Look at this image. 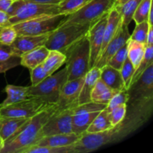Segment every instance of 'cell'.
Wrapping results in <instances>:
<instances>
[{
  "label": "cell",
  "mask_w": 153,
  "mask_h": 153,
  "mask_svg": "<svg viewBox=\"0 0 153 153\" xmlns=\"http://www.w3.org/2000/svg\"><path fill=\"white\" fill-rule=\"evenodd\" d=\"M128 100L124 119L141 127L153 111V64L127 89Z\"/></svg>",
  "instance_id": "6da1fadb"
},
{
  "label": "cell",
  "mask_w": 153,
  "mask_h": 153,
  "mask_svg": "<svg viewBox=\"0 0 153 153\" xmlns=\"http://www.w3.org/2000/svg\"><path fill=\"white\" fill-rule=\"evenodd\" d=\"M56 104L29 118L13 135L4 141L0 153H24L41 138V128L56 109Z\"/></svg>",
  "instance_id": "7a4b0ae2"
},
{
  "label": "cell",
  "mask_w": 153,
  "mask_h": 153,
  "mask_svg": "<svg viewBox=\"0 0 153 153\" xmlns=\"http://www.w3.org/2000/svg\"><path fill=\"white\" fill-rule=\"evenodd\" d=\"M131 134L121 121L110 129L97 133L84 132L73 144L74 153H88L100 149L105 145L117 143Z\"/></svg>",
  "instance_id": "3957f363"
},
{
  "label": "cell",
  "mask_w": 153,
  "mask_h": 153,
  "mask_svg": "<svg viewBox=\"0 0 153 153\" xmlns=\"http://www.w3.org/2000/svg\"><path fill=\"white\" fill-rule=\"evenodd\" d=\"M64 54L68 81L85 76L90 70V46L87 34L70 46Z\"/></svg>",
  "instance_id": "277c9868"
},
{
  "label": "cell",
  "mask_w": 153,
  "mask_h": 153,
  "mask_svg": "<svg viewBox=\"0 0 153 153\" xmlns=\"http://www.w3.org/2000/svg\"><path fill=\"white\" fill-rule=\"evenodd\" d=\"M90 27V24L61 25L49 34L44 46L49 50L64 53L70 46L86 35Z\"/></svg>",
  "instance_id": "5b68a950"
},
{
  "label": "cell",
  "mask_w": 153,
  "mask_h": 153,
  "mask_svg": "<svg viewBox=\"0 0 153 153\" xmlns=\"http://www.w3.org/2000/svg\"><path fill=\"white\" fill-rule=\"evenodd\" d=\"M6 12L10 16L9 25L43 15L59 13L58 4H40L25 0H16Z\"/></svg>",
  "instance_id": "8992f818"
},
{
  "label": "cell",
  "mask_w": 153,
  "mask_h": 153,
  "mask_svg": "<svg viewBox=\"0 0 153 153\" xmlns=\"http://www.w3.org/2000/svg\"><path fill=\"white\" fill-rule=\"evenodd\" d=\"M116 0H91L75 13L67 15L61 25L90 24L92 25L114 7Z\"/></svg>",
  "instance_id": "52a82bcc"
},
{
  "label": "cell",
  "mask_w": 153,
  "mask_h": 153,
  "mask_svg": "<svg viewBox=\"0 0 153 153\" xmlns=\"http://www.w3.org/2000/svg\"><path fill=\"white\" fill-rule=\"evenodd\" d=\"M68 81L67 67L45 78L36 86H29L28 97H37L49 103H55L63 85Z\"/></svg>",
  "instance_id": "ba28073f"
},
{
  "label": "cell",
  "mask_w": 153,
  "mask_h": 153,
  "mask_svg": "<svg viewBox=\"0 0 153 153\" xmlns=\"http://www.w3.org/2000/svg\"><path fill=\"white\" fill-rule=\"evenodd\" d=\"M67 15H43L12 25L17 35H40L49 34L64 22Z\"/></svg>",
  "instance_id": "9c48e42d"
},
{
  "label": "cell",
  "mask_w": 153,
  "mask_h": 153,
  "mask_svg": "<svg viewBox=\"0 0 153 153\" xmlns=\"http://www.w3.org/2000/svg\"><path fill=\"white\" fill-rule=\"evenodd\" d=\"M54 104L37 97H29L23 101L0 107V117L29 119Z\"/></svg>",
  "instance_id": "30bf717a"
},
{
  "label": "cell",
  "mask_w": 153,
  "mask_h": 153,
  "mask_svg": "<svg viewBox=\"0 0 153 153\" xmlns=\"http://www.w3.org/2000/svg\"><path fill=\"white\" fill-rule=\"evenodd\" d=\"M73 109H58L49 117L41 128V137L58 134H69L72 131Z\"/></svg>",
  "instance_id": "8fae6325"
},
{
  "label": "cell",
  "mask_w": 153,
  "mask_h": 153,
  "mask_svg": "<svg viewBox=\"0 0 153 153\" xmlns=\"http://www.w3.org/2000/svg\"><path fill=\"white\" fill-rule=\"evenodd\" d=\"M128 25L123 23L122 19L117 29L116 33L106 46L105 49L98 58L94 67L101 69L104 66L107 65L108 61L120 49L121 47L126 44L129 39L130 34L128 28Z\"/></svg>",
  "instance_id": "7c38bea8"
},
{
  "label": "cell",
  "mask_w": 153,
  "mask_h": 153,
  "mask_svg": "<svg viewBox=\"0 0 153 153\" xmlns=\"http://www.w3.org/2000/svg\"><path fill=\"white\" fill-rule=\"evenodd\" d=\"M84 77L67 81L60 91L55 102L58 109L75 108L79 105V97L83 85Z\"/></svg>",
  "instance_id": "4fadbf2b"
},
{
  "label": "cell",
  "mask_w": 153,
  "mask_h": 153,
  "mask_svg": "<svg viewBox=\"0 0 153 153\" xmlns=\"http://www.w3.org/2000/svg\"><path fill=\"white\" fill-rule=\"evenodd\" d=\"M108 13L105 14L98 21L91 25L87 33L90 46L89 69L94 67L101 50L103 40V33L107 22Z\"/></svg>",
  "instance_id": "5bb4252c"
},
{
  "label": "cell",
  "mask_w": 153,
  "mask_h": 153,
  "mask_svg": "<svg viewBox=\"0 0 153 153\" xmlns=\"http://www.w3.org/2000/svg\"><path fill=\"white\" fill-rule=\"evenodd\" d=\"M49 34L40 35H17L11 46L16 55L21 56L22 54L31 51L38 46H43L49 37Z\"/></svg>",
  "instance_id": "9a60e30c"
},
{
  "label": "cell",
  "mask_w": 153,
  "mask_h": 153,
  "mask_svg": "<svg viewBox=\"0 0 153 153\" xmlns=\"http://www.w3.org/2000/svg\"><path fill=\"white\" fill-rule=\"evenodd\" d=\"M101 70L97 67L90 69L86 73L79 97V105L91 101V93L100 78Z\"/></svg>",
  "instance_id": "2e32d148"
},
{
  "label": "cell",
  "mask_w": 153,
  "mask_h": 153,
  "mask_svg": "<svg viewBox=\"0 0 153 153\" xmlns=\"http://www.w3.org/2000/svg\"><path fill=\"white\" fill-rule=\"evenodd\" d=\"M81 135L71 132L69 134H58L44 136L41 137L34 145L41 146H52V147L70 146L76 143L80 138Z\"/></svg>",
  "instance_id": "e0dca14e"
},
{
  "label": "cell",
  "mask_w": 153,
  "mask_h": 153,
  "mask_svg": "<svg viewBox=\"0 0 153 153\" xmlns=\"http://www.w3.org/2000/svg\"><path fill=\"white\" fill-rule=\"evenodd\" d=\"M49 50L43 45L22 54L20 56V65L26 67L28 70L43 64L47 57Z\"/></svg>",
  "instance_id": "ac0fdd59"
},
{
  "label": "cell",
  "mask_w": 153,
  "mask_h": 153,
  "mask_svg": "<svg viewBox=\"0 0 153 153\" xmlns=\"http://www.w3.org/2000/svg\"><path fill=\"white\" fill-rule=\"evenodd\" d=\"M100 79L110 88L120 91L126 90L120 70H116L109 65L102 67Z\"/></svg>",
  "instance_id": "d6986e66"
},
{
  "label": "cell",
  "mask_w": 153,
  "mask_h": 153,
  "mask_svg": "<svg viewBox=\"0 0 153 153\" xmlns=\"http://www.w3.org/2000/svg\"><path fill=\"white\" fill-rule=\"evenodd\" d=\"M120 22V14L119 12L116 10L115 7H113V8L108 12V13L107 22H106L105 27L104 29V33H103L102 44L100 56L101 55V54L102 53L103 51L105 50L108 43H109V41L111 40L112 37H113L114 35L115 34L117 29ZM100 56H99V58H100Z\"/></svg>",
  "instance_id": "ffe728a7"
},
{
  "label": "cell",
  "mask_w": 153,
  "mask_h": 153,
  "mask_svg": "<svg viewBox=\"0 0 153 153\" xmlns=\"http://www.w3.org/2000/svg\"><path fill=\"white\" fill-rule=\"evenodd\" d=\"M28 119L0 117V137L5 141L15 134Z\"/></svg>",
  "instance_id": "44dd1931"
},
{
  "label": "cell",
  "mask_w": 153,
  "mask_h": 153,
  "mask_svg": "<svg viewBox=\"0 0 153 153\" xmlns=\"http://www.w3.org/2000/svg\"><path fill=\"white\" fill-rule=\"evenodd\" d=\"M28 90H29V86L23 87L7 85L4 88V91L7 94V98L0 104V107L14 104L29 98Z\"/></svg>",
  "instance_id": "7402d4cb"
},
{
  "label": "cell",
  "mask_w": 153,
  "mask_h": 153,
  "mask_svg": "<svg viewBox=\"0 0 153 153\" xmlns=\"http://www.w3.org/2000/svg\"><path fill=\"white\" fill-rule=\"evenodd\" d=\"M100 111L73 114L72 117V131L76 134H83Z\"/></svg>",
  "instance_id": "603a6c76"
},
{
  "label": "cell",
  "mask_w": 153,
  "mask_h": 153,
  "mask_svg": "<svg viewBox=\"0 0 153 153\" xmlns=\"http://www.w3.org/2000/svg\"><path fill=\"white\" fill-rule=\"evenodd\" d=\"M66 55L57 50H49V54L43 62V68L49 76L53 74L65 64Z\"/></svg>",
  "instance_id": "cb8c5ba5"
},
{
  "label": "cell",
  "mask_w": 153,
  "mask_h": 153,
  "mask_svg": "<svg viewBox=\"0 0 153 153\" xmlns=\"http://www.w3.org/2000/svg\"><path fill=\"white\" fill-rule=\"evenodd\" d=\"M127 57L129 58L131 64L134 67V70L138 67L144 55L146 45L143 43L135 41L131 39H128L126 43Z\"/></svg>",
  "instance_id": "d4e9b609"
},
{
  "label": "cell",
  "mask_w": 153,
  "mask_h": 153,
  "mask_svg": "<svg viewBox=\"0 0 153 153\" xmlns=\"http://www.w3.org/2000/svg\"><path fill=\"white\" fill-rule=\"evenodd\" d=\"M113 126L109 120L108 112L106 108L99 113L86 130L88 133H97L110 129Z\"/></svg>",
  "instance_id": "484cf974"
},
{
  "label": "cell",
  "mask_w": 153,
  "mask_h": 153,
  "mask_svg": "<svg viewBox=\"0 0 153 153\" xmlns=\"http://www.w3.org/2000/svg\"><path fill=\"white\" fill-rule=\"evenodd\" d=\"M141 1L142 0H129L123 4L114 7L120 14L123 23L126 25H129L132 20V16L134 10Z\"/></svg>",
  "instance_id": "4316f807"
},
{
  "label": "cell",
  "mask_w": 153,
  "mask_h": 153,
  "mask_svg": "<svg viewBox=\"0 0 153 153\" xmlns=\"http://www.w3.org/2000/svg\"><path fill=\"white\" fill-rule=\"evenodd\" d=\"M151 64H153V46H146L143 59L139 64L138 67L134 70L130 85L134 83Z\"/></svg>",
  "instance_id": "83f0119b"
},
{
  "label": "cell",
  "mask_w": 153,
  "mask_h": 153,
  "mask_svg": "<svg viewBox=\"0 0 153 153\" xmlns=\"http://www.w3.org/2000/svg\"><path fill=\"white\" fill-rule=\"evenodd\" d=\"M91 0H62L58 4L60 14L69 15L75 13Z\"/></svg>",
  "instance_id": "f1b7e54d"
},
{
  "label": "cell",
  "mask_w": 153,
  "mask_h": 153,
  "mask_svg": "<svg viewBox=\"0 0 153 153\" xmlns=\"http://www.w3.org/2000/svg\"><path fill=\"white\" fill-rule=\"evenodd\" d=\"M24 153H74L73 144L61 147L41 146L33 145L26 149Z\"/></svg>",
  "instance_id": "f546056e"
},
{
  "label": "cell",
  "mask_w": 153,
  "mask_h": 153,
  "mask_svg": "<svg viewBox=\"0 0 153 153\" xmlns=\"http://www.w3.org/2000/svg\"><path fill=\"white\" fill-rule=\"evenodd\" d=\"M152 0H142L134 10L132 16V20L136 24L147 21L149 10L152 8Z\"/></svg>",
  "instance_id": "4dcf8cb0"
},
{
  "label": "cell",
  "mask_w": 153,
  "mask_h": 153,
  "mask_svg": "<svg viewBox=\"0 0 153 153\" xmlns=\"http://www.w3.org/2000/svg\"><path fill=\"white\" fill-rule=\"evenodd\" d=\"M149 28V25L147 21H144V22H142L140 23L136 24L135 28L134 29L132 34L130 35L129 38L135 40V41L140 42V43H143L146 44V37H147Z\"/></svg>",
  "instance_id": "1f68e13d"
},
{
  "label": "cell",
  "mask_w": 153,
  "mask_h": 153,
  "mask_svg": "<svg viewBox=\"0 0 153 153\" xmlns=\"http://www.w3.org/2000/svg\"><path fill=\"white\" fill-rule=\"evenodd\" d=\"M107 107V105L101 104L96 102H88L79 105L73 109V114H79L82 113H90V112L101 111Z\"/></svg>",
  "instance_id": "d6a6232c"
},
{
  "label": "cell",
  "mask_w": 153,
  "mask_h": 153,
  "mask_svg": "<svg viewBox=\"0 0 153 153\" xmlns=\"http://www.w3.org/2000/svg\"><path fill=\"white\" fill-rule=\"evenodd\" d=\"M120 72L123 80L126 89L127 90L130 87L131 78H132V76L134 72V66L131 64V61H130L128 57H127L126 59L124 61L123 64L120 70Z\"/></svg>",
  "instance_id": "836d02e7"
},
{
  "label": "cell",
  "mask_w": 153,
  "mask_h": 153,
  "mask_svg": "<svg viewBox=\"0 0 153 153\" xmlns=\"http://www.w3.org/2000/svg\"><path fill=\"white\" fill-rule=\"evenodd\" d=\"M17 37V33L12 25L0 26V44L11 45Z\"/></svg>",
  "instance_id": "e575fe53"
},
{
  "label": "cell",
  "mask_w": 153,
  "mask_h": 153,
  "mask_svg": "<svg viewBox=\"0 0 153 153\" xmlns=\"http://www.w3.org/2000/svg\"><path fill=\"white\" fill-rule=\"evenodd\" d=\"M127 58V46L126 44L121 47L114 55L112 56L110 61L108 63V65L114 67L116 70H120L123 64L124 61Z\"/></svg>",
  "instance_id": "d590c367"
},
{
  "label": "cell",
  "mask_w": 153,
  "mask_h": 153,
  "mask_svg": "<svg viewBox=\"0 0 153 153\" xmlns=\"http://www.w3.org/2000/svg\"><path fill=\"white\" fill-rule=\"evenodd\" d=\"M126 114V105H120L114 108L111 111L108 112L109 120L113 126L117 125L124 119Z\"/></svg>",
  "instance_id": "8d00e7d4"
},
{
  "label": "cell",
  "mask_w": 153,
  "mask_h": 153,
  "mask_svg": "<svg viewBox=\"0 0 153 153\" xmlns=\"http://www.w3.org/2000/svg\"><path fill=\"white\" fill-rule=\"evenodd\" d=\"M127 100H128V94H127V90H123V91H120L115 94L111 100L109 101L108 104L107 105V109L108 112L111 111L114 108L117 107L120 105L126 104Z\"/></svg>",
  "instance_id": "74e56055"
},
{
  "label": "cell",
  "mask_w": 153,
  "mask_h": 153,
  "mask_svg": "<svg viewBox=\"0 0 153 153\" xmlns=\"http://www.w3.org/2000/svg\"><path fill=\"white\" fill-rule=\"evenodd\" d=\"M29 71L30 75H31V86H36L40 82H42L45 78L49 76L47 73L45 71L42 64H40L33 69H31L29 70Z\"/></svg>",
  "instance_id": "f35d334b"
},
{
  "label": "cell",
  "mask_w": 153,
  "mask_h": 153,
  "mask_svg": "<svg viewBox=\"0 0 153 153\" xmlns=\"http://www.w3.org/2000/svg\"><path fill=\"white\" fill-rule=\"evenodd\" d=\"M21 58L18 55H13L8 59L0 61V73H6L8 70L20 65Z\"/></svg>",
  "instance_id": "ab89813d"
},
{
  "label": "cell",
  "mask_w": 153,
  "mask_h": 153,
  "mask_svg": "<svg viewBox=\"0 0 153 153\" xmlns=\"http://www.w3.org/2000/svg\"><path fill=\"white\" fill-rule=\"evenodd\" d=\"M119 92L118 91H116V90H113L111 88H110L109 90L106 91L105 92H104L103 94H102L101 95L98 96L97 97H96L95 99L92 100L93 102H96L101 103V104H105L108 105V104L109 101L111 100L112 97L117 94Z\"/></svg>",
  "instance_id": "60d3db41"
},
{
  "label": "cell",
  "mask_w": 153,
  "mask_h": 153,
  "mask_svg": "<svg viewBox=\"0 0 153 153\" xmlns=\"http://www.w3.org/2000/svg\"><path fill=\"white\" fill-rule=\"evenodd\" d=\"M13 55H16L13 52L10 45L0 44V61L8 59Z\"/></svg>",
  "instance_id": "b9f144b4"
},
{
  "label": "cell",
  "mask_w": 153,
  "mask_h": 153,
  "mask_svg": "<svg viewBox=\"0 0 153 153\" xmlns=\"http://www.w3.org/2000/svg\"><path fill=\"white\" fill-rule=\"evenodd\" d=\"M10 16L5 11H0V26H7L8 25Z\"/></svg>",
  "instance_id": "7bdbcfd3"
},
{
  "label": "cell",
  "mask_w": 153,
  "mask_h": 153,
  "mask_svg": "<svg viewBox=\"0 0 153 153\" xmlns=\"http://www.w3.org/2000/svg\"><path fill=\"white\" fill-rule=\"evenodd\" d=\"M16 0H0V11H7Z\"/></svg>",
  "instance_id": "ee69618b"
},
{
  "label": "cell",
  "mask_w": 153,
  "mask_h": 153,
  "mask_svg": "<svg viewBox=\"0 0 153 153\" xmlns=\"http://www.w3.org/2000/svg\"><path fill=\"white\" fill-rule=\"evenodd\" d=\"M25 1H33V2L40 3V4H58L62 0H25Z\"/></svg>",
  "instance_id": "f6af8a7d"
},
{
  "label": "cell",
  "mask_w": 153,
  "mask_h": 153,
  "mask_svg": "<svg viewBox=\"0 0 153 153\" xmlns=\"http://www.w3.org/2000/svg\"><path fill=\"white\" fill-rule=\"evenodd\" d=\"M146 46H153V26L149 25L146 37Z\"/></svg>",
  "instance_id": "bcb514c9"
},
{
  "label": "cell",
  "mask_w": 153,
  "mask_h": 153,
  "mask_svg": "<svg viewBox=\"0 0 153 153\" xmlns=\"http://www.w3.org/2000/svg\"><path fill=\"white\" fill-rule=\"evenodd\" d=\"M152 7L149 10V15H148V19H147V22L149 23V25H152L153 26V19H152Z\"/></svg>",
  "instance_id": "7dc6e473"
},
{
  "label": "cell",
  "mask_w": 153,
  "mask_h": 153,
  "mask_svg": "<svg viewBox=\"0 0 153 153\" xmlns=\"http://www.w3.org/2000/svg\"><path fill=\"white\" fill-rule=\"evenodd\" d=\"M128 1H129V0H116V1H115L114 6H118V5H121V4H123L124 3H126Z\"/></svg>",
  "instance_id": "c3c4849f"
},
{
  "label": "cell",
  "mask_w": 153,
  "mask_h": 153,
  "mask_svg": "<svg viewBox=\"0 0 153 153\" xmlns=\"http://www.w3.org/2000/svg\"><path fill=\"white\" fill-rule=\"evenodd\" d=\"M4 145V140H3L1 137H0V151L1 150V149L3 148Z\"/></svg>",
  "instance_id": "681fc988"
}]
</instances>
